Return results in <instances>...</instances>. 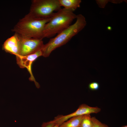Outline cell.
Listing matches in <instances>:
<instances>
[{
    "label": "cell",
    "mask_w": 127,
    "mask_h": 127,
    "mask_svg": "<svg viewBox=\"0 0 127 127\" xmlns=\"http://www.w3.org/2000/svg\"><path fill=\"white\" fill-rule=\"evenodd\" d=\"M61 8L59 0H33L28 13L36 17L50 18Z\"/></svg>",
    "instance_id": "cell-4"
},
{
    "label": "cell",
    "mask_w": 127,
    "mask_h": 127,
    "mask_svg": "<svg viewBox=\"0 0 127 127\" xmlns=\"http://www.w3.org/2000/svg\"><path fill=\"white\" fill-rule=\"evenodd\" d=\"M90 114L83 116L79 127H93V124Z\"/></svg>",
    "instance_id": "cell-11"
},
{
    "label": "cell",
    "mask_w": 127,
    "mask_h": 127,
    "mask_svg": "<svg viewBox=\"0 0 127 127\" xmlns=\"http://www.w3.org/2000/svg\"><path fill=\"white\" fill-rule=\"evenodd\" d=\"M89 89L92 91H96L99 89V85L96 82H93L90 83L88 85Z\"/></svg>",
    "instance_id": "cell-13"
},
{
    "label": "cell",
    "mask_w": 127,
    "mask_h": 127,
    "mask_svg": "<svg viewBox=\"0 0 127 127\" xmlns=\"http://www.w3.org/2000/svg\"><path fill=\"white\" fill-rule=\"evenodd\" d=\"M101 110V109L98 107H91L83 104L80 105L77 109L74 112L66 115L58 116L53 120L47 122V123L50 127L56 125L59 126L64 122L73 117L93 113H97L99 112Z\"/></svg>",
    "instance_id": "cell-5"
},
{
    "label": "cell",
    "mask_w": 127,
    "mask_h": 127,
    "mask_svg": "<svg viewBox=\"0 0 127 127\" xmlns=\"http://www.w3.org/2000/svg\"><path fill=\"white\" fill-rule=\"evenodd\" d=\"M74 11L64 8L54 13L45 26L44 38L52 37L69 26L76 17Z\"/></svg>",
    "instance_id": "cell-3"
},
{
    "label": "cell",
    "mask_w": 127,
    "mask_h": 127,
    "mask_svg": "<svg viewBox=\"0 0 127 127\" xmlns=\"http://www.w3.org/2000/svg\"><path fill=\"white\" fill-rule=\"evenodd\" d=\"M93 127H109L107 125L103 123L95 117H91Z\"/></svg>",
    "instance_id": "cell-12"
},
{
    "label": "cell",
    "mask_w": 127,
    "mask_h": 127,
    "mask_svg": "<svg viewBox=\"0 0 127 127\" xmlns=\"http://www.w3.org/2000/svg\"><path fill=\"white\" fill-rule=\"evenodd\" d=\"M52 127H59V126L57 125H56Z\"/></svg>",
    "instance_id": "cell-15"
},
{
    "label": "cell",
    "mask_w": 127,
    "mask_h": 127,
    "mask_svg": "<svg viewBox=\"0 0 127 127\" xmlns=\"http://www.w3.org/2000/svg\"><path fill=\"white\" fill-rule=\"evenodd\" d=\"M96 1L99 7L103 8L107 3V0H96Z\"/></svg>",
    "instance_id": "cell-14"
},
{
    "label": "cell",
    "mask_w": 127,
    "mask_h": 127,
    "mask_svg": "<svg viewBox=\"0 0 127 127\" xmlns=\"http://www.w3.org/2000/svg\"><path fill=\"white\" fill-rule=\"evenodd\" d=\"M20 39L18 35L15 33L12 36L8 38L2 45V49L6 52L15 55H19Z\"/></svg>",
    "instance_id": "cell-8"
},
{
    "label": "cell",
    "mask_w": 127,
    "mask_h": 127,
    "mask_svg": "<svg viewBox=\"0 0 127 127\" xmlns=\"http://www.w3.org/2000/svg\"><path fill=\"white\" fill-rule=\"evenodd\" d=\"M50 18L36 17L28 13L19 20L12 31L23 37L43 39L45 26Z\"/></svg>",
    "instance_id": "cell-2"
},
{
    "label": "cell",
    "mask_w": 127,
    "mask_h": 127,
    "mask_svg": "<svg viewBox=\"0 0 127 127\" xmlns=\"http://www.w3.org/2000/svg\"><path fill=\"white\" fill-rule=\"evenodd\" d=\"M76 18V21L74 24L59 32L56 37L50 39L48 43L44 45L41 50L42 56H48L53 51L66 44L84 28L87 24L84 17L79 14L77 15Z\"/></svg>",
    "instance_id": "cell-1"
},
{
    "label": "cell",
    "mask_w": 127,
    "mask_h": 127,
    "mask_svg": "<svg viewBox=\"0 0 127 127\" xmlns=\"http://www.w3.org/2000/svg\"><path fill=\"white\" fill-rule=\"evenodd\" d=\"M41 50L33 54L25 56H16L17 63L21 68H26L28 71L31 75L30 79L34 81L36 86L39 87V85L35 80L32 71V65L33 62L38 57L42 56Z\"/></svg>",
    "instance_id": "cell-7"
},
{
    "label": "cell",
    "mask_w": 127,
    "mask_h": 127,
    "mask_svg": "<svg viewBox=\"0 0 127 127\" xmlns=\"http://www.w3.org/2000/svg\"><path fill=\"white\" fill-rule=\"evenodd\" d=\"M83 115L72 118L63 123L59 127H79Z\"/></svg>",
    "instance_id": "cell-10"
},
{
    "label": "cell",
    "mask_w": 127,
    "mask_h": 127,
    "mask_svg": "<svg viewBox=\"0 0 127 127\" xmlns=\"http://www.w3.org/2000/svg\"><path fill=\"white\" fill-rule=\"evenodd\" d=\"M61 6L64 8L71 9L74 11L80 6V0H59Z\"/></svg>",
    "instance_id": "cell-9"
},
{
    "label": "cell",
    "mask_w": 127,
    "mask_h": 127,
    "mask_svg": "<svg viewBox=\"0 0 127 127\" xmlns=\"http://www.w3.org/2000/svg\"><path fill=\"white\" fill-rule=\"evenodd\" d=\"M17 34L20 39L19 52L18 56L28 55L42 49L44 45L42 39L24 37Z\"/></svg>",
    "instance_id": "cell-6"
},
{
    "label": "cell",
    "mask_w": 127,
    "mask_h": 127,
    "mask_svg": "<svg viewBox=\"0 0 127 127\" xmlns=\"http://www.w3.org/2000/svg\"><path fill=\"white\" fill-rule=\"evenodd\" d=\"M121 127H127V125H123Z\"/></svg>",
    "instance_id": "cell-16"
}]
</instances>
